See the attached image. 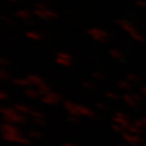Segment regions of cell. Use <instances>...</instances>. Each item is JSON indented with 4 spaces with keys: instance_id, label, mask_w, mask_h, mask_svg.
Instances as JSON below:
<instances>
[{
    "instance_id": "cell-1",
    "label": "cell",
    "mask_w": 146,
    "mask_h": 146,
    "mask_svg": "<svg viewBox=\"0 0 146 146\" xmlns=\"http://www.w3.org/2000/svg\"><path fill=\"white\" fill-rule=\"evenodd\" d=\"M65 107L66 110L72 114V115H84L87 116L89 118H95V115L92 110H90L89 108H86L84 106H80V105H76L72 103V102H65Z\"/></svg>"
},
{
    "instance_id": "cell-2",
    "label": "cell",
    "mask_w": 146,
    "mask_h": 146,
    "mask_svg": "<svg viewBox=\"0 0 146 146\" xmlns=\"http://www.w3.org/2000/svg\"><path fill=\"white\" fill-rule=\"evenodd\" d=\"M2 114L5 116V121H9V122H24L25 121V117L20 115L17 111L13 110H8V108H2Z\"/></svg>"
},
{
    "instance_id": "cell-3",
    "label": "cell",
    "mask_w": 146,
    "mask_h": 146,
    "mask_svg": "<svg viewBox=\"0 0 146 146\" xmlns=\"http://www.w3.org/2000/svg\"><path fill=\"white\" fill-rule=\"evenodd\" d=\"M114 120H115L118 125H122L125 129H127V128L130 125L128 117H127L125 114H122V113H117V114H116V116L114 117Z\"/></svg>"
},
{
    "instance_id": "cell-4",
    "label": "cell",
    "mask_w": 146,
    "mask_h": 146,
    "mask_svg": "<svg viewBox=\"0 0 146 146\" xmlns=\"http://www.w3.org/2000/svg\"><path fill=\"white\" fill-rule=\"evenodd\" d=\"M123 100L127 102V104L130 105V106H136L137 102L141 101L140 95H136V94H127L123 96Z\"/></svg>"
},
{
    "instance_id": "cell-5",
    "label": "cell",
    "mask_w": 146,
    "mask_h": 146,
    "mask_svg": "<svg viewBox=\"0 0 146 146\" xmlns=\"http://www.w3.org/2000/svg\"><path fill=\"white\" fill-rule=\"evenodd\" d=\"M42 101L46 102L47 104H55L60 101V95H58L56 93L50 92V93H48L47 95H44L42 98Z\"/></svg>"
},
{
    "instance_id": "cell-6",
    "label": "cell",
    "mask_w": 146,
    "mask_h": 146,
    "mask_svg": "<svg viewBox=\"0 0 146 146\" xmlns=\"http://www.w3.org/2000/svg\"><path fill=\"white\" fill-rule=\"evenodd\" d=\"M123 139H125L127 142H129L130 144H132L133 146L137 145V144H140V142H141V139L140 137H137V136H135L134 134H123Z\"/></svg>"
},
{
    "instance_id": "cell-7",
    "label": "cell",
    "mask_w": 146,
    "mask_h": 146,
    "mask_svg": "<svg viewBox=\"0 0 146 146\" xmlns=\"http://www.w3.org/2000/svg\"><path fill=\"white\" fill-rule=\"evenodd\" d=\"M38 92L39 94H42V95H47L48 93H50V87L46 84H41L39 87H38Z\"/></svg>"
},
{
    "instance_id": "cell-8",
    "label": "cell",
    "mask_w": 146,
    "mask_h": 146,
    "mask_svg": "<svg viewBox=\"0 0 146 146\" xmlns=\"http://www.w3.org/2000/svg\"><path fill=\"white\" fill-rule=\"evenodd\" d=\"M28 80H29L31 86L35 84L37 87H39L41 84H43V81H42V79L40 77H34V76H31V77H28Z\"/></svg>"
},
{
    "instance_id": "cell-9",
    "label": "cell",
    "mask_w": 146,
    "mask_h": 146,
    "mask_svg": "<svg viewBox=\"0 0 146 146\" xmlns=\"http://www.w3.org/2000/svg\"><path fill=\"white\" fill-rule=\"evenodd\" d=\"M127 130L129 131V133L131 134H139V133H141L142 132V129L141 128H139L137 125H129L128 128H127Z\"/></svg>"
},
{
    "instance_id": "cell-10",
    "label": "cell",
    "mask_w": 146,
    "mask_h": 146,
    "mask_svg": "<svg viewBox=\"0 0 146 146\" xmlns=\"http://www.w3.org/2000/svg\"><path fill=\"white\" fill-rule=\"evenodd\" d=\"M14 108H15L16 110H17V113H31V110L27 107V106H25V105H20L17 104L14 106Z\"/></svg>"
},
{
    "instance_id": "cell-11",
    "label": "cell",
    "mask_w": 146,
    "mask_h": 146,
    "mask_svg": "<svg viewBox=\"0 0 146 146\" xmlns=\"http://www.w3.org/2000/svg\"><path fill=\"white\" fill-rule=\"evenodd\" d=\"M13 82L17 86H31L28 79H14Z\"/></svg>"
},
{
    "instance_id": "cell-12",
    "label": "cell",
    "mask_w": 146,
    "mask_h": 146,
    "mask_svg": "<svg viewBox=\"0 0 146 146\" xmlns=\"http://www.w3.org/2000/svg\"><path fill=\"white\" fill-rule=\"evenodd\" d=\"M25 94H26L27 96H29V98H34L35 99V98H38L39 92L33 90V89H27V90H25Z\"/></svg>"
},
{
    "instance_id": "cell-13",
    "label": "cell",
    "mask_w": 146,
    "mask_h": 146,
    "mask_svg": "<svg viewBox=\"0 0 146 146\" xmlns=\"http://www.w3.org/2000/svg\"><path fill=\"white\" fill-rule=\"evenodd\" d=\"M118 87L120 89H123V90H129V89L132 88V84H131V82H128V81H120L118 84Z\"/></svg>"
},
{
    "instance_id": "cell-14",
    "label": "cell",
    "mask_w": 146,
    "mask_h": 146,
    "mask_svg": "<svg viewBox=\"0 0 146 146\" xmlns=\"http://www.w3.org/2000/svg\"><path fill=\"white\" fill-rule=\"evenodd\" d=\"M29 115L33 116L34 119H42V118H43V114L39 113V111H37V110H31Z\"/></svg>"
},
{
    "instance_id": "cell-15",
    "label": "cell",
    "mask_w": 146,
    "mask_h": 146,
    "mask_svg": "<svg viewBox=\"0 0 146 146\" xmlns=\"http://www.w3.org/2000/svg\"><path fill=\"white\" fill-rule=\"evenodd\" d=\"M29 136L33 137V139H40L42 136V134L39 131H31L29 132Z\"/></svg>"
},
{
    "instance_id": "cell-16",
    "label": "cell",
    "mask_w": 146,
    "mask_h": 146,
    "mask_svg": "<svg viewBox=\"0 0 146 146\" xmlns=\"http://www.w3.org/2000/svg\"><path fill=\"white\" fill-rule=\"evenodd\" d=\"M106 96L108 98V99H113V100H118V94L117 93H114V92H107L106 93Z\"/></svg>"
},
{
    "instance_id": "cell-17",
    "label": "cell",
    "mask_w": 146,
    "mask_h": 146,
    "mask_svg": "<svg viewBox=\"0 0 146 146\" xmlns=\"http://www.w3.org/2000/svg\"><path fill=\"white\" fill-rule=\"evenodd\" d=\"M68 120H69L70 122H73V123H78L79 121H80L79 118H78V116H76V115H73L72 117H69Z\"/></svg>"
},
{
    "instance_id": "cell-18",
    "label": "cell",
    "mask_w": 146,
    "mask_h": 146,
    "mask_svg": "<svg viewBox=\"0 0 146 146\" xmlns=\"http://www.w3.org/2000/svg\"><path fill=\"white\" fill-rule=\"evenodd\" d=\"M127 79L129 80V81H133V82H136V81H139V77H136L135 75H129Z\"/></svg>"
},
{
    "instance_id": "cell-19",
    "label": "cell",
    "mask_w": 146,
    "mask_h": 146,
    "mask_svg": "<svg viewBox=\"0 0 146 146\" xmlns=\"http://www.w3.org/2000/svg\"><path fill=\"white\" fill-rule=\"evenodd\" d=\"M113 129H114L115 131H117V132H122L125 128H123L122 125H113Z\"/></svg>"
},
{
    "instance_id": "cell-20",
    "label": "cell",
    "mask_w": 146,
    "mask_h": 146,
    "mask_svg": "<svg viewBox=\"0 0 146 146\" xmlns=\"http://www.w3.org/2000/svg\"><path fill=\"white\" fill-rule=\"evenodd\" d=\"M82 86H84V88H87V89H94V84H91V82H84V84H82Z\"/></svg>"
},
{
    "instance_id": "cell-21",
    "label": "cell",
    "mask_w": 146,
    "mask_h": 146,
    "mask_svg": "<svg viewBox=\"0 0 146 146\" xmlns=\"http://www.w3.org/2000/svg\"><path fill=\"white\" fill-rule=\"evenodd\" d=\"M34 123L37 125H44V121L42 119H34Z\"/></svg>"
},
{
    "instance_id": "cell-22",
    "label": "cell",
    "mask_w": 146,
    "mask_h": 146,
    "mask_svg": "<svg viewBox=\"0 0 146 146\" xmlns=\"http://www.w3.org/2000/svg\"><path fill=\"white\" fill-rule=\"evenodd\" d=\"M96 107H99V108H101V110H107V108H108L106 105L102 104V103H96Z\"/></svg>"
},
{
    "instance_id": "cell-23",
    "label": "cell",
    "mask_w": 146,
    "mask_h": 146,
    "mask_svg": "<svg viewBox=\"0 0 146 146\" xmlns=\"http://www.w3.org/2000/svg\"><path fill=\"white\" fill-rule=\"evenodd\" d=\"M93 76H94L93 78H95V79H100V80H101V79L104 78V77H102V76H101V75H99V74H94Z\"/></svg>"
},
{
    "instance_id": "cell-24",
    "label": "cell",
    "mask_w": 146,
    "mask_h": 146,
    "mask_svg": "<svg viewBox=\"0 0 146 146\" xmlns=\"http://www.w3.org/2000/svg\"><path fill=\"white\" fill-rule=\"evenodd\" d=\"M5 98H7V94H5V92H1V99L5 100Z\"/></svg>"
},
{
    "instance_id": "cell-25",
    "label": "cell",
    "mask_w": 146,
    "mask_h": 146,
    "mask_svg": "<svg viewBox=\"0 0 146 146\" xmlns=\"http://www.w3.org/2000/svg\"><path fill=\"white\" fill-rule=\"evenodd\" d=\"M63 146H77V145H75V144H70V143H67V144H64Z\"/></svg>"
},
{
    "instance_id": "cell-26",
    "label": "cell",
    "mask_w": 146,
    "mask_h": 146,
    "mask_svg": "<svg viewBox=\"0 0 146 146\" xmlns=\"http://www.w3.org/2000/svg\"><path fill=\"white\" fill-rule=\"evenodd\" d=\"M142 92L146 95V87H143V88H142Z\"/></svg>"
},
{
    "instance_id": "cell-27",
    "label": "cell",
    "mask_w": 146,
    "mask_h": 146,
    "mask_svg": "<svg viewBox=\"0 0 146 146\" xmlns=\"http://www.w3.org/2000/svg\"><path fill=\"white\" fill-rule=\"evenodd\" d=\"M142 121H143V123H144V125H146V118H143V119H142Z\"/></svg>"
},
{
    "instance_id": "cell-28",
    "label": "cell",
    "mask_w": 146,
    "mask_h": 146,
    "mask_svg": "<svg viewBox=\"0 0 146 146\" xmlns=\"http://www.w3.org/2000/svg\"><path fill=\"white\" fill-rule=\"evenodd\" d=\"M118 146H123V145H118Z\"/></svg>"
}]
</instances>
